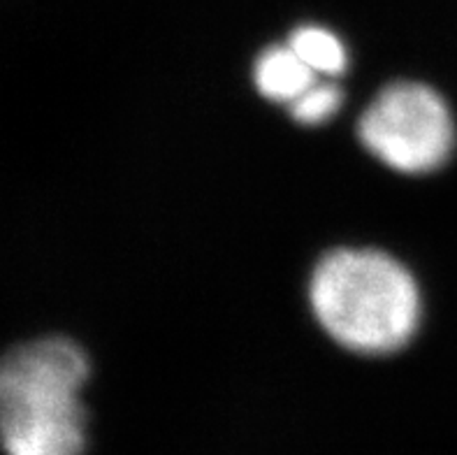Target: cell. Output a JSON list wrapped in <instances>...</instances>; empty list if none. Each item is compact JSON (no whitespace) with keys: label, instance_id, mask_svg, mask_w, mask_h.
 <instances>
[{"label":"cell","instance_id":"cell-5","mask_svg":"<svg viewBox=\"0 0 457 455\" xmlns=\"http://www.w3.org/2000/svg\"><path fill=\"white\" fill-rule=\"evenodd\" d=\"M286 45L319 77H339L348 68V52L344 42L320 26H300L290 33Z\"/></svg>","mask_w":457,"mask_h":455},{"label":"cell","instance_id":"cell-6","mask_svg":"<svg viewBox=\"0 0 457 455\" xmlns=\"http://www.w3.org/2000/svg\"><path fill=\"white\" fill-rule=\"evenodd\" d=\"M344 91L330 80H319L288 105L290 116L302 126H323L342 110Z\"/></svg>","mask_w":457,"mask_h":455},{"label":"cell","instance_id":"cell-2","mask_svg":"<svg viewBox=\"0 0 457 455\" xmlns=\"http://www.w3.org/2000/svg\"><path fill=\"white\" fill-rule=\"evenodd\" d=\"M88 358L65 337H42L0 358V449L5 455H84Z\"/></svg>","mask_w":457,"mask_h":455},{"label":"cell","instance_id":"cell-3","mask_svg":"<svg viewBox=\"0 0 457 455\" xmlns=\"http://www.w3.org/2000/svg\"><path fill=\"white\" fill-rule=\"evenodd\" d=\"M358 138L374 158L402 174H429L455 154L457 126L451 105L420 81H395L367 105Z\"/></svg>","mask_w":457,"mask_h":455},{"label":"cell","instance_id":"cell-4","mask_svg":"<svg viewBox=\"0 0 457 455\" xmlns=\"http://www.w3.org/2000/svg\"><path fill=\"white\" fill-rule=\"evenodd\" d=\"M319 80L323 77L316 75L288 45L270 46L253 65L255 88L261 91L262 98L286 107Z\"/></svg>","mask_w":457,"mask_h":455},{"label":"cell","instance_id":"cell-1","mask_svg":"<svg viewBox=\"0 0 457 455\" xmlns=\"http://www.w3.org/2000/svg\"><path fill=\"white\" fill-rule=\"evenodd\" d=\"M320 328L348 351L390 356L413 340L423 300L400 260L377 249H337L320 258L309 282Z\"/></svg>","mask_w":457,"mask_h":455}]
</instances>
